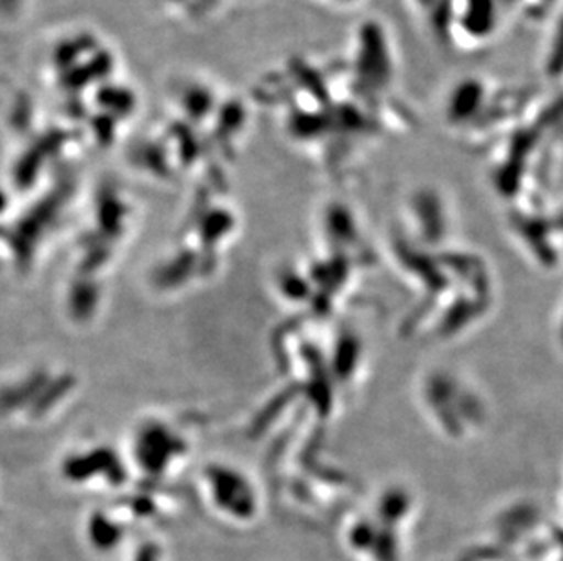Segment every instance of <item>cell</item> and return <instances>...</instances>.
<instances>
[{
    "mask_svg": "<svg viewBox=\"0 0 563 561\" xmlns=\"http://www.w3.org/2000/svg\"><path fill=\"white\" fill-rule=\"evenodd\" d=\"M505 0H452L449 32L467 48L495 43L505 22Z\"/></svg>",
    "mask_w": 563,
    "mask_h": 561,
    "instance_id": "cell-1",
    "label": "cell"
},
{
    "mask_svg": "<svg viewBox=\"0 0 563 561\" xmlns=\"http://www.w3.org/2000/svg\"><path fill=\"white\" fill-rule=\"evenodd\" d=\"M319 4L327 6L330 10L351 11L356 10L365 0H318Z\"/></svg>",
    "mask_w": 563,
    "mask_h": 561,
    "instance_id": "cell-2",
    "label": "cell"
},
{
    "mask_svg": "<svg viewBox=\"0 0 563 561\" xmlns=\"http://www.w3.org/2000/svg\"><path fill=\"white\" fill-rule=\"evenodd\" d=\"M410 2H412L418 10H420V8L421 10H431L432 2L437 4V0H410Z\"/></svg>",
    "mask_w": 563,
    "mask_h": 561,
    "instance_id": "cell-3",
    "label": "cell"
}]
</instances>
